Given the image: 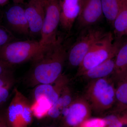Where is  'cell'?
<instances>
[{"instance_id": "24", "label": "cell", "mask_w": 127, "mask_h": 127, "mask_svg": "<svg viewBox=\"0 0 127 127\" xmlns=\"http://www.w3.org/2000/svg\"><path fill=\"white\" fill-rule=\"evenodd\" d=\"M14 79L13 72L0 76V88L9 85H14Z\"/></svg>"}, {"instance_id": "8", "label": "cell", "mask_w": 127, "mask_h": 127, "mask_svg": "<svg viewBox=\"0 0 127 127\" xmlns=\"http://www.w3.org/2000/svg\"><path fill=\"white\" fill-rule=\"evenodd\" d=\"M24 8L30 36H41L45 15V0H30Z\"/></svg>"}, {"instance_id": "27", "label": "cell", "mask_w": 127, "mask_h": 127, "mask_svg": "<svg viewBox=\"0 0 127 127\" xmlns=\"http://www.w3.org/2000/svg\"><path fill=\"white\" fill-rule=\"evenodd\" d=\"M0 127H9L6 120L5 112L0 111Z\"/></svg>"}, {"instance_id": "21", "label": "cell", "mask_w": 127, "mask_h": 127, "mask_svg": "<svg viewBox=\"0 0 127 127\" xmlns=\"http://www.w3.org/2000/svg\"><path fill=\"white\" fill-rule=\"evenodd\" d=\"M104 118L106 123L105 127H123L125 124H127V116L120 117L116 114H112Z\"/></svg>"}, {"instance_id": "6", "label": "cell", "mask_w": 127, "mask_h": 127, "mask_svg": "<svg viewBox=\"0 0 127 127\" xmlns=\"http://www.w3.org/2000/svg\"><path fill=\"white\" fill-rule=\"evenodd\" d=\"M5 112L9 127H28L32 120L31 104L26 97L17 88Z\"/></svg>"}, {"instance_id": "4", "label": "cell", "mask_w": 127, "mask_h": 127, "mask_svg": "<svg viewBox=\"0 0 127 127\" xmlns=\"http://www.w3.org/2000/svg\"><path fill=\"white\" fill-rule=\"evenodd\" d=\"M42 47L35 40L12 41L0 48V60L12 66L32 61Z\"/></svg>"}, {"instance_id": "17", "label": "cell", "mask_w": 127, "mask_h": 127, "mask_svg": "<svg viewBox=\"0 0 127 127\" xmlns=\"http://www.w3.org/2000/svg\"><path fill=\"white\" fill-rule=\"evenodd\" d=\"M116 40L126 35L127 30V0H125L113 24Z\"/></svg>"}, {"instance_id": "19", "label": "cell", "mask_w": 127, "mask_h": 127, "mask_svg": "<svg viewBox=\"0 0 127 127\" xmlns=\"http://www.w3.org/2000/svg\"><path fill=\"white\" fill-rule=\"evenodd\" d=\"M127 71V40L123 43L119 49L115 60L113 74L118 77Z\"/></svg>"}, {"instance_id": "5", "label": "cell", "mask_w": 127, "mask_h": 127, "mask_svg": "<svg viewBox=\"0 0 127 127\" xmlns=\"http://www.w3.org/2000/svg\"><path fill=\"white\" fill-rule=\"evenodd\" d=\"M106 32L101 28L94 26L81 30L76 40L67 52L68 64L78 67L94 44Z\"/></svg>"}, {"instance_id": "15", "label": "cell", "mask_w": 127, "mask_h": 127, "mask_svg": "<svg viewBox=\"0 0 127 127\" xmlns=\"http://www.w3.org/2000/svg\"><path fill=\"white\" fill-rule=\"evenodd\" d=\"M73 100L70 89L67 86L63 91L56 102L52 105L48 116L55 118L58 117Z\"/></svg>"}, {"instance_id": "22", "label": "cell", "mask_w": 127, "mask_h": 127, "mask_svg": "<svg viewBox=\"0 0 127 127\" xmlns=\"http://www.w3.org/2000/svg\"><path fill=\"white\" fill-rule=\"evenodd\" d=\"M16 39L10 30L5 27L0 26V48L11 42L16 40Z\"/></svg>"}, {"instance_id": "10", "label": "cell", "mask_w": 127, "mask_h": 127, "mask_svg": "<svg viewBox=\"0 0 127 127\" xmlns=\"http://www.w3.org/2000/svg\"><path fill=\"white\" fill-rule=\"evenodd\" d=\"M91 108L85 98L73 100L70 105L63 112L65 124L69 127H78L88 118Z\"/></svg>"}, {"instance_id": "13", "label": "cell", "mask_w": 127, "mask_h": 127, "mask_svg": "<svg viewBox=\"0 0 127 127\" xmlns=\"http://www.w3.org/2000/svg\"><path fill=\"white\" fill-rule=\"evenodd\" d=\"M81 0H60V26L64 31L69 33L79 15Z\"/></svg>"}, {"instance_id": "12", "label": "cell", "mask_w": 127, "mask_h": 127, "mask_svg": "<svg viewBox=\"0 0 127 127\" xmlns=\"http://www.w3.org/2000/svg\"><path fill=\"white\" fill-rule=\"evenodd\" d=\"M68 83L67 77L63 74L53 83L37 85L33 93L34 100L44 97L53 105L58 100L63 90L68 86Z\"/></svg>"}, {"instance_id": "1", "label": "cell", "mask_w": 127, "mask_h": 127, "mask_svg": "<svg viewBox=\"0 0 127 127\" xmlns=\"http://www.w3.org/2000/svg\"><path fill=\"white\" fill-rule=\"evenodd\" d=\"M67 55L65 46L61 36L54 43L42 46L32 61L29 76L31 84L36 86L56 81L63 74Z\"/></svg>"}, {"instance_id": "23", "label": "cell", "mask_w": 127, "mask_h": 127, "mask_svg": "<svg viewBox=\"0 0 127 127\" xmlns=\"http://www.w3.org/2000/svg\"><path fill=\"white\" fill-rule=\"evenodd\" d=\"M106 124L104 118H93L86 119L78 127H105Z\"/></svg>"}, {"instance_id": "2", "label": "cell", "mask_w": 127, "mask_h": 127, "mask_svg": "<svg viewBox=\"0 0 127 127\" xmlns=\"http://www.w3.org/2000/svg\"><path fill=\"white\" fill-rule=\"evenodd\" d=\"M120 40L114 41L113 34L106 32L94 44L78 66L77 75L84 72L108 59L116 57L122 44Z\"/></svg>"}, {"instance_id": "3", "label": "cell", "mask_w": 127, "mask_h": 127, "mask_svg": "<svg viewBox=\"0 0 127 127\" xmlns=\"http://www.w3.org/2000/svg\"><path fill=\"white\" fill-rule=\"evenodd\" d=\"M85 98L91 109L101 113L110 109L116 102V87L108 77L92 80L87 88Z\"/></svg>"}, {"instance_id": "32", "label": "cell", "mask_w": 127, "mask_h": 127, "mask_svg": "<svg viewBox=\"0 0 127 127\" xmlns=\"http://www.w3.org/2000/svg\"></svg>"}, {"instance_id": "20", "label": "cell", "mask_w": 127, "mask_h": 127, "mask_svg": "<svg viewBox=\"0 0 127 127\" xmlns=\"http://www.w3.org/2000/svg\"><path fill=\"white\" fill-rule=\"evenodd\" d=\"M52 105L44 97H41L34 100L31 107L33 116L38 119H41L48 116Z\"/></svg>"}, {"instance_id": "7", "label": "cell", "mask_w": 127, "mask_h": 127, "mask_svg": "<svg viewBox=\"0 0 127 127\" xmlns=\"http://www.w3.org/2000/svg\"><path fill=\"white\" fill-rule=\"evenodd\" d=\"M60 0H45V15L39 42L42 46L56 41L60 26Z\"/></svg>"}, {"instance_id": "14", "label": "cell", "mask_w": 127, "mask_h": 127, "mask_svg": "<svg viewBox=\"0 0 127 127\" xmlns=\"http://www.w3.org/2000/svg\"><path fill=\"white\" fill-rule=\"evenodd\" d=\"M115 60V57L108 59L86 71L82 76L92 80L108 77L114 72Z\"/></svg>"}, {"instance_id": "16", "label": "cell", "mask_w": 127, "mask_h": 127, "mask_svg": "<svg viewBox=\"0 0 127 127\" xmlns=\"http://www.w3.org/2000/svg\"><path fill=\"white\" fill-rule=\"evenodd\" d=\"M115 78L117 80L116 102L118 109L123 110L127 108V71Z\"/></svg>"}, {"instance_id": "26", "label": "cell", "mask_w": 127, "mask_h": 127, "mask_svg": "<svg viewBox=\"0 0 127 127\" xmlns=\"http://www.w3.org/2000/svg\"><path fill=\"white\" fill-rule=\"evenodd\" d=\"M13 67V66L0 60V76L8 73L12 72Z\"/></svg>"}, {"instance_id": "31", "label": "cell", "mask_w": 127, "mask_h": 127, "mask_svg": "<svg viewBox=\"0 0 127 127\" xmlns=\"http://www.w3.org/2000/svg\"></svg>"}, {"instance_id": "30", "label": "cell", "mask_w": 127, "mask_h": 127, "mask_svg": "<svg viewBox=\"0 0 127 127\" xmlns=\"http://www.w3.org/2000/svg\"><path fill=\"white\" fill-rule=\"evenodd\" d=\"M126 35H127V32H126Z\"/></svg>"}, {"instance_id": "9", "label": "cell", "mask_w": 127, "mask_h": 127, "mask_svg": "<svg viewBox=\"0 0 127 127\" xmlns=\"http://www.w3.org/2000/svg\"><path fill=\"white\" fill-rule=\"evenodd\" d=\"M103 15L101 0H81V9L76 22L78 30L92 26Z\"/></svg>"}, {"instance_id": "29", "label": "cell", "mask_w": 127, "mask_h": 127, "mask_svg": "<svg viewBox=\"0 0 127 127\" xmlns=\"http://www.w3.org/2000/svg\"><path fill=\"white\" fill-rule=\"evenodd\" d=\"M9 0H0V6H4L7 4L9 2Z\"/></svg>"}, {"instance_id": "25", "label": "cell", "mask_w": 127, "mask_h": 127, "mask_svg": "<svg viewBox=\"0 0 127 127\" xmlns=\"http://www.w3.org/2000/svg\"><path fill=\"white\" fill-rule=\"evenodd\" d=\"M13 86L9 85L0 88V105L7 100L10 94V91Z\"/></svg>"}, {"instance_id": "11", "label": "cell", "mask_w": 127, "mask_h": 127, "mask_svg": "<svg viewBox=\"0 0 127 127\" xmlns=\"http://www.w3.org/2000/svg\"><path fill=\"white\" fill-rule=\"evenodd\" d=\"M5 19L8 27L12 31L25 36H30L25 8L21 5L14 4L9 7L5 13Z\"/></svg>"}, {"instance_id": "28", "label": "cell", "mask_w": 127, "mask_h": 127, "mask_svg": "<svg viewBox=\"0 0 127 127\" xmlns=\"http://www.w3.org/2000/svg\"><path fill=\"white\" fill-rule=\"evenodd\" d=\"M12 0L14 2V4L21 5L23 4L26 0Z\"/></svg>"}, {"instance_id": "18", "label": "cell", "mask_w": 127, "mask_h": 127, "mask_svg": "<svg viewBox=\"0 0 127 127\" xmlns=\"http://www.w3.org/2000/svg\"><path fill=\"white\" fill-rule=\"evenodd\" d=\"M125 0H101L103 15L113 25Z\"/></svg>"}]
</instances>
